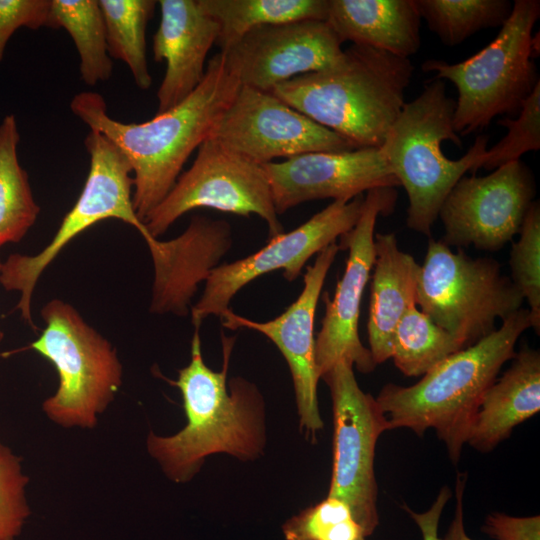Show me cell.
I'll use <instances>...</instances> for the list:
<instances>
[{
	"label": "cell",
	"instance_id": "6da1fadb",
	"mask_svg": "<svg viewBox=\"0 0 540 540\" xmlns=\"http://www.w3.org/2000/svg\"><path fill=\"white\" fill-rule=\"evenodd\" d=\"M240 86L219 51L208 60L202 82L187 98L148 121L124 123L112 118L96 92L76 94L70 109L128 158L134 174L133 205L144 223L170 192L190 155L209 138Z\"/></svg>",
	"mask_w": 540,
	"mask_h": 540
},
{
	"label": "cell",
	"instance_id": "7a4b0ae2",
	"mask_svg": "<svg viewBox=\"0 0 540 540\" xmlns=\"http://www.w3.org/2000/svg\"><path fill=\"white\" fill-rule=\"evenodd\" d=\"M223 366L213 371L203 361L199 328L191 340V359L173 381L182 395L186 425L171 436L149 432L146 447L175 483L190 481L206 457L226 453L240 460L263 454L265 408L257 387L240 377L227 383L234 337L222 335Z\"/></svg>",
	"mask_w": 540,
	"mask_h": 540
},
{
	"label": "cell",
	"instance_id": "3957f363",
	"mask_svg": "<svg viewBox=\"0 0 540 540\" xmlns=\"http://www.w3.org/2000/svg\"><path fill=\"white\" fill-rule=\"evenodd\" d=\"M413 72L410 58L352 44L331 66L271 93L354 148H380L406 103Z\"/></svg>",
	"mask_w": 540,
	"mask_h": 540
},
{
	"label": "cell",
	"instance_id": "277c9868",
	"mask_svg": "<svg viewBox=\"0 0 540 540\" xmlns=\"http://www.w3.org/2000/svg\"><path fill=\"white\" fill-rule=\"evenodd\" d=\"M528 328L529 310L521 308L491 334L444 359L416 384L384 385L376 401L390 430L408 428L422 436L433 428L457 464L486 391L514 357L516 343Z\"/></svg>",
	"mask_w": 540,
	"mask_h": 540
},
{
	"label": "cell",
	"instance_id": "5b68a950",
	"mask_svg": "<svg viewBox=\"0 0 540 540\" xmlns=\"http://www.w3.org/2000/svg\"><path fill=\"white\" fill-rule=\"evenodd\" d=\"M454 109L455 101L447 96L444 81H430L404 104L380 147L407 193V226L426 236L451 189L466 172L479 169L487 150L488 138L479 135L461 158L451 160L443 153L445 141L462 146L453 125Z\"/></svg>",
	"mask_w": 540,
	"mask_h": 540
},
{
	"label": "cell",
	"instance_id": "8992f818",
	"mask_svg": "<svg viewBox=\"0 0 540 540\" xmlns=\"http://www.w3.org/2000/svg\"><path fill=\"white\" fill-rule=\"evenodd\" d=\"M539 17V0H515L497 36L476 54L454 64L436 59L422 64L423 71L456 87L453 125L459 136L486 128L497 116L518 115L540 83L533 60L539 37L532 36Z\"/></svg>",
	"mask_w": 540,
	"mask_h": 540
},
{
	"label": "cell",
	"instance_id": "52a82bcc",
	"mask_svg": "<svg viewBox=\"0 0 540 540\" xmlns=\"http://www.w3.org/2000/svg\"><path fill=\"white\" fill-rule=\"evenodd\" d=\"M41 316L46 326L29 347L55 366L59 378L43 412L63 428L93 429L122 385L117 351L62 300L47 302Z\"/></svg>",
	"mask_w": 540,
	"mask_h": 540
},
{
	"label": "cell",
	"instance_id": "ba28073f",
	"mask_svg": "<svg viewBox=\"0 0 540 540\" xmlns=\"http://www.w3.org/2000/svg\"><path fill=\"white\" fill-rule=\"evenodd\" d=\"M511 279L492 258H471L430 239L420 265L416 306L466 348L522 308Z\"/></svg>",
	"mask_w": 540,
	"mask_h": 540
},
{
	"label": "cell",
	"instance_id": "9c48e42d",
	"mask_svg": "<svg viewBox=\"0 0 540 540\" xmlns=\"http://www.w3.org/2000/svg\"><path fill=\"white\" fill-rule=\"evenodd\" d=\"M84 145L90 157L87 179L51 242L36 255L11 254L0 269V284L7 291L20 293L16 309L33 328L31 298L35 286L47 266L76 236L113 218L134 226L146 242L153 238L134 209L133 172L126 155L95 130L89 131Z\"/></svg>",
	"mask_w": 540,
	"mask_h": 540
},
{
	"label": "cell",
	"instance_id": "30bf717a",
	"mask_svg": "<svg viewBox=\"0 0 540 540\" xmlns=\"http://www.w3.org/2000/svg\"><path fill=\"white\" fill-rule=\"evenodd\" d=\"M197 150L192 165L180 174L167 196L146 218L145 227L153 238L196 208L242 216L255 214L266 222L269 239L284 233L263 165L211 138Z\"/></svg>",
	"mask_w": 540,
	"mask_h": 540
},
{
	"label": "cell",
	"instance_id": "8fae6325",
	"mask_svg": "<svg viewBox=\"0 0 540 540\" xmlns=\"http://www.w3.org/2000/svg\"><path fill=\"white\" fill-rule=\"evenodd\" d=\"M321 379L333 409V465L328 497L345 502L367 537L379 525L374 470L380 435L390 430L376 398L358 385L353 366L340 361Z\"/></svg>",
	"mask_w": 540,
	"mask_h": 540
},
{
	"label": "cell",
	"instance_id": "7c38bea8",
	"mask_svg": "<svg viewBox=\"0 0 540 540\" xmlns=\"http://www.w3.org/2000/svg\"><path fill=\"white\" fill-rule=\"evenodd\" d=\"M397 200L394 187L366 192L362 212L354 227L340 237L339 248L348 249L346 267L333 298L323 296L325 314L315 339V360L319 378L336 363L347 362L363 374L377 366L369 348L359 337L361 301L374 263L375 226L379 215L391 214Z\"/></svg>",
	"mask_w": 540,
	"mask_h": 540
},
{
	"label": "cell",
	"instance_id": "4fadbf2b",
	"mask_svg": "<svg viewBox=\"0 0 540 540\" xmlns=\"http://www.w3.org/2000/svg\"><path fill=\"white\" fill-rule=\"evenodd\" d=\"M363 203V194L351 200H334L292 231L270 238L257 252L231 263L219 264L205 281L201 298L191 307L195 328L210 315L222 316L229 309L232 298L263 274L281 269L287 280L297 279L313 255L354 227Z\"/></svg>",
	"mask_w": 540,
	"mask_h": 540
},
{
	"label": "cell",
	"instance_id": "5bb4252c",
	"mask_svg": "<svg viewBox=\"0 0 540 540\" xmlns=\"http://www.w3.org/2000/svg\"><path fill=\"white\" fill-rule=\"evenodd\" d=\"M209 138L260 165L309 152L357 149L271 92L243 85Z\"/></svg>",
	"mask_w": 540,
	"mask_h": 540
},
{
	"label": "cell",
	"instance_id": "9a60e30c",
	"mask_svg": "<svg viewBox=\"0 0 540 540\" xmlns=\"http://www.w3.org/2000/svg\"><path fill=\"white\" fill-rule=\"evenodd\" d=\"M535 192L533 175L520 160L486 176H463L439 210L441 241L449 247L501 249L519 234Z\"/></svg>",
	"mask_w": 540,
	"mask_h": 540
},
{
	"label": "cell",
	"instance_id": "2e32d148",
	"mask_svg": "<svg viewBox=\"0 0 540 540\" xmlns=\"http://www.w3.org/2000/svg\"><path fill=\"white\" fill-rule=\"evenodd\" d=\"M342 44L326 20L306 19L255 28L221 52L241 85L271 92L280 83L334 64Z\"/></svg>",
	"mask_w": 540,
	"mask_h": 540
},
{
	"label": "cell",
	"instance_id": "e0dca14e",
	"mask_svg": "<svg viewBox=\"0 0 540 540\" xmlns=\"http://www.w3.org/2000/svg\"><path fill=\"white\" fill-rule=\"evenodd\" d=\"M339 250L335 242L318 253L315 262L306 268L300 295L276 318L253 321L230 308L220 316L224 327L260 332L280 350L291 372L300 429L312 439L323 428L317 396L320 378L315 360L314 319L326 276Z\"/></svg>",
	"mask_w": 540,
	"mask_h": 540
},
{
	"label": "cell",
	"instance_id": "ac0fdd59",
	"mask_svg": "<svg viewBox=\"0 0 540 540\" xmlns=\"http://www.w3.org/2000/svg\"><path fill=\"white\" fill-rule=\"evenodd\" d=\"M263 167L278 215L307 201L351 200L374 188L400 186L380 148L309 152Z\"/></svg>",
	"mask_w": 540,
	"mask_h": 540
},
{
	"label": "cell",
	"instance_id": "d6986e66",
	"mask_svg": "<svg viewBox=\"0 0 540 540\" xmlns=\"http://www.w3.org/2000/svg\"><path fill=\"white\" fill-rule=\"evenodd\" d=\"M231 244L228 222L198 215L178 237L147 243L154 266L150 312L186 316L198 284L207 280Z\"/></svg>",
	"mask_w": 540,
	"mask_h": 540
},
{
	"label": "cell",
	"instance_id": "ffe728a7",
	"mask_svg": "<svg viewBox=\"0 0 540 540\" xmlns=\"http://www.w3.org/2000/svg\"><path fill=\"white\" fill-rule=\"evenodd\" d=\"M157 4L160 23L153 36V57L166 64L156 95V114H160L182 102L202 82L219 26L199 0H160Z\"/></svg>",
	"mask_w": 540,
	"mask_h": 540
},
{
	"label": "cell",
	"instance_id": "44dd1931",
	"mask_svg": "<svg viewBox=\"0 0 540 540\" xmlns=\"http://www.w3.org/2000/svg\"><path fill=\"white\" fill-rule=\"evenodd\" d=\"M374 253L367 333L378 365L391 358L395 328L416 306L420 265L398 247L394 233H376Z\"/></svg>",
	"mask_w": 540,
	"mask_h": 540
},
{
	"label": "cell",
	"instance_id": "7402d4cb",
	"mask_svg": "<svg viewBox=\"0 0 540 540\" xmlns=\"http://www.w3.org/2000/svg\"><path fill=\"white\" fill-rule=\"evenodd\" d=\"M540 410V353L524 346L486 391L466 443L487 453Z\"/></svg>",
	"mask_w": 540,
	"mask_h": 540
},
{
	"label": "cell",
	"instance_id": "603a6c76",
	"mask_svg": "<svg viewBox=\"0 0 540 540\" xmlns=\"http://www.w3.org/2000/svg\"><path fill=\"white\" fill-rule=\"evenodd\" d=\"M326 21L342 42L410 58L420 48L415 0H328Z\"/></svg>",
	"mask_w": 540,
	"mask_h": 540
},
{
	"label": "cell",
	"instance_id": "cb8c5ba5",
	"mask_svg": "<svg viewBox=\"0 0 540 540\" xmlns=\"http://www.w3.org/2000/svg\"><path fill=\"white\" fill-rule=\"evenodd\" d=\"M219 26L224 51L251 30L306 19L326 20L328 0H199Z\"/></svg>",
	"mask_w": 540,
	"mask_h": 540
},
{
	"label": "cell",
	"instance_id": "d4e9b609",
	"mask_svg": "<svg viewBox=\"0 0 540 540\" xmlns=\"http://www.w3.org/2000/svg\"><path fill=\"white\" fill-rule=\"evenodd\" d=\"M19 141L15 116H5L0 124V247L19 242L40 213L28 174L18 161Z\"/></svg>",
	"mask_w": 540,
	"mask_h": 540
},
{
	"label": "cell",
	"instance_id": "484cf974",
	"mask_svg": "<svg viewBox=\"0 0 540 540\" xmlns=\"http://www.w3.org/2000/svg\"><path fill=\"white\" fill-rule=\"evenodd\" d=\"M49 28L69 33L80 57L81 79L87 85L111 77L113 63L98 0H51Z\"/></svg>",
	"mask_w": 540,
	"mask_h": 540
},
{
	"label": "cell",
	"instance_id": "4316f807",
	"mask_svg": "<svg viewBox=\"0 0 540 540\" xmlns=\"http://www.w3.org/2000/svg\"><path fill=\"white\" fill-rule=\"evenodd\" d=\"M102 11L110 58L124 62L136 86L147 90L152 76L146 56V27L153 17L155 0H98Z\"/></svg>",
	"mask_w": 540,
	"mask_h": 540
},
{
	"label": "cell",
	"instance_id": "83f0119b",
	"mask_svg": "<svg viewBox=\"0 0 540 540\" xmlns=\"http://www.w3.org/2000/svg\"><path fill=\"white\" fill-rule=\"evenodd\" d=\"M461 349L450 333L415 306L395 328L390 359L403 375L418 377Z\"/></svg>",
	"mask_w": 540,
	"mask_h": 540
},
{
	"label": "cell",
	"instance_id": "f1b7e54d",
	"mask_svg": "<svg viewBox=\"0 0 540 540\" xmlns=\"http://www.w3.org/2000/svg\"><path fill=\"white\" fill-rule=\"evenodd\" d=\"M421 19L446 46H456L478 31L501 27L511 14L508 0H415Z\"/></svg>",
	"mask_w": 540,
	"mask_h": 540
},
{
	"label": "cell",
	"instance_id": "f546056e",
	"mask_svg": "<svg viewBox=\"0 0 540 540\" xmlns=\"http://www.w3.org/2000/svg\"><path fill=\"white\" fill-rule=\"evenodd\" d=\"M511 281L529 306L531 327L540 332V206L534 201L523 220L519 239L512 244Z\"/></svg>",
	"mask_w": 540,
	"mask_h": 540
},
{
	"label": "cell",
	"instance_id": "4dcf8cb0",
	"mask_svg": "<svg viewBox=\"0 0 540 540\" xmlns=\"http://www.w3.org/2000/svg\"><path fill=\"white\" fill-rule=\"evenodd\" d=\"M282 531L286 540H367L349 506L328 496L288 519Z\"/></svg>",
	"mask_w": 540,
	"mask_h": 540
},
{
	"label": "cell",
	"instance_id": "1f68e13d",
	"mask_svg": "<svg viewBox=\"0 0 540 540\" xmlns=\"http://www.w3.org/2000/svg\"><path fill=\"white\" fill-rule=\"evenodd\" d=\"M497 124L507 128V134L490 149L487 148L479 169L495 170L530 151L540 149V83L523 103L517 118L504 116Z\"/></svg>",
	"mask_w": 540,
	"mask_h": 540
},
{
	"label": "cell",
	"instance_id": "d6a6232c",
	"mask_svg": "<svg viewBox=\"0 0 540 540\" xmlns=\"http://www.w3.org/2000/svg\"><path fill=\"white\" fill-rule=\"evenodd\" d=\"M21 458L0 440V540H16L30 515Z\"/></svg>",
	"mask_w": 540,
	"mask_h": 540
},
{
	"label": "cell",
	"instance_id": "836d02e7",
	"mask_svg": "<svg viewBox=\"0 0 540 540\" xmlns=\"http://www.w3.org/2000/svg\"><path fill=\"white\" fill-rule=\"evenodd\" d=\"M50 10L51 0H0V62L16 30L49 28Z\"/></svg>",
	"mask_w": 540,
	"mask_h": 540
},
{
	"label": "cell",
	"instance_id": "e575fe53",
	"mask_svg": "<svg viewBox=\"0 0 540 540\" xmlns=\"http://www.w3.org/2000/svg\"><path fill=\"white\" fill-rule=\"evenodd\" d=\"M481 530L496 540H540V516L515 517L492 512Z\"/></svg>",
	"mask_w": 540,
	"mask_h": 540
},
{
	"label": "cell",
	"instance_id": "d590c367",
	"mask_svg": "<svg viewBox=\"0 0 540 540\" xmlns=\"http://www.w3.org/2000/svg\"><path fill=\"white\" fill-rule=\"evenodd\" d=\"M451 496L452 492L450 488L444 486L439 491L433 504L425 512L417 513L406 504L402 506L418 525L422 534V540H442L438 535L440 517Z\"/></svg>",
	"mask_w": 540,
	"mask_h": 540
},
{
	"label": "cell",
	"instance_id": "8d00e7d4",
	"mask_svg": "<svg viewBox=\"0 0 540 540\" xmlns=\"http://www.w3.org/2000/svg\"><path fill=\"white\" fill-rule=\"evenodd\" d=\"M467 482V473H458L455 482L456 505L450 526L442 540H473L464 526V491Z\"/></svg>",
	"mask_w": 540,
	"mask_h": 540
},
{
	"label": "cell",
	"instance_id": "74e56055",
	"mask_svg": "<svg viewBox=\"0 0 540 540\" xmlns=\"http://www.w3.org/2000/svg\"><path fill=\"white\" fill-rule=\"evenodd\" d=\"M1 266H2V262L0 261V269H1ZM3 336H4V334H3L2 330L0 329V342L3 339Z\"/></svg>",
	"mask_w": 540,
	"mask_h": 540
}]
</instances>
